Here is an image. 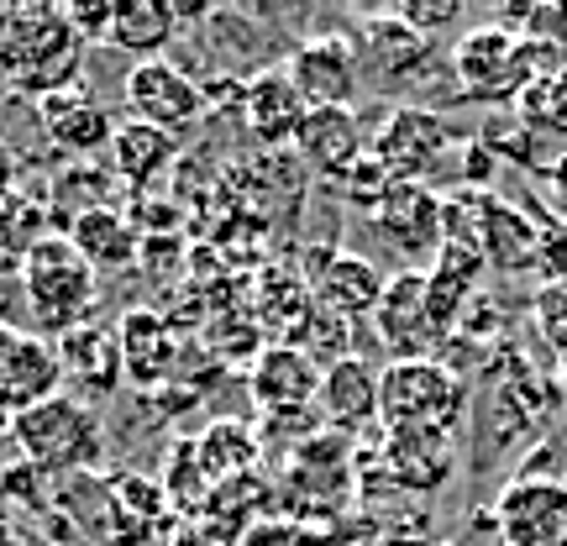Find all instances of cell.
<instances>
[{"mask_svg": "<svg viewBox=\"0 0 567 546\" xmlns=\"http://www.w3.org/2000/svg\"><path fill=\"white\" fill-rule=\"evenodd\" d=\"M358 53H363V69H373V74L389 84H400V80H421L425 69L436 63V38L415 32V27H410L405 17H394V11H373V17H363Z\"/></svg>", "mask_w": 567, "mask_h": 546, "instance_id": "cell-19", "label": "cell"}, {"mask_svg": "<svg viewBox=\"0 0 567 546\" xmlns=\"http://www.w3.org/2000/svg\"><path fill=\"white\" fill-rule=\"evenodd\" d=\"M321 379H326L321 358H310L295 342H274L252 358L247 389H252V405L264 415H305L321 400Z\"/></svg>", "mask_w": 567, "mask_h": 546, "instance_id": "cell-15", "label": "cell"}, {"mask_svg": "<svg viewBox=\"0 0 567 546\" xmlns=\"http://www.w3.org/2000/svg\"><path fill=\"white\" fill-rule=\"evenodd\" d=\"M488 515L499 546H567V484L557 478H509Z\"/></svg>", "mask_w": 567, "mask_h": 546, "instance_id": "cell-12", "label": "cell"}, {"mask_svg": "<svg viewBox=\"0 0 567 546\" xmlns=\"http://www.w3.org/2000/svg\"><path fill=\"white\" fill-rule=\"evenodd\" d=\"M38 122L42 132L53 137V147L74 153V158H95V153H111V137H116V116L111 105L95 101L84 84H69L59 95L38 101Z\"/></svg>", "mask_w": 567, "mask_h": 546, "instance_id": "cell-17", "label": "cell"}, {"mask_svg": "<svg viewBox=\"0 0 567 546\" xmlns=\"http://www.w3.org/2000/svg\"><path fill=\"white\" fill-rule=\"evenodd\" d=\"M379 342H384L389 363H405V358H436L442 331L431 321V289H425V268H400L389 274L384 300L368 316Z\"/></svg>", "mask_w": 567, "mask_h": 546, "instance_id": "cell-11", "label": "cell"}, {"mask_svg": "<svg viewBox=\"0 0 567 546\" xmlns=\"http://www.w3.org/2000/svg\"><path fill=\"white\" fill-rule=\"evenodd\" d=\"M384 284V268L363 258V253H352V247H316L310 264H305V289H310L316 310H326V316H337L347 326L379 310Z\"/></svg>", "mask_w": 567, "mask_h": 546, "instance_id": "cell-10", "label": "cell"}, {"mask_svg": "<svg viewBox=\"0 0 567 546\" xmlns=\"http://www.w3.org/2000/svg\"><path fill=\"white\" fill-rule=\"evenodd\" d=\"M63 368H59V347L27 331V326L0 321V410L17 421L32 405L63 394Z\"/></svg>", "mask_w": 567, "mask_h": 546, "instance_id": "cell-13", "label": "cell"}, {"mask_svg": "<svg viewBox=\"0 0 567 546\" xmlns=\"http://www.w3.org/2000/svg\"><path fill=\"white\" fill-rule=\"evenodd\" d=\"M557 379H563V394H567V352L557 358Z\"/></svg>", "mask_w": 567, "mask_h": 546, "instance_id": "cell-37", "label": "cell"}, {"mask_svg": "<svg viewBox=\"0 0 567 546\" xmlns=\"http://www.w3.org/2000/svg\"><path fill=\"white\" fill-rule=\"evenodd\" d=\"M316 410L326 415V431L337 436H358L379 421V368L363 363L358 352H347L337 363H326L321 379V400Z\"/></svg>", "mask_w": 567, "mask_h": 546, "instance_id": "cell-20", "label": "cell"}, {"mask_svg": "<svg viewBox=\"0 0 567 546\" xmlns=\"http://www.w3.org/2000/svg\"><path fill=\"white\" fill-rule=\"evenodd\" d=\"M179 32V17L168 0H122L111 21V48H122L132 59H163V48Z\"/></svg>", "mask_w": 567, "mask_h": 546, "instance_id": "cell-26", "label": "cell"}, {"mask_svg": "<svg viewBox=\"0 0 567 546\" xmlns=\"http://www.w3.org/2000/svg\"><path fill=\"white\" fill-rule=\"evenodd\" d=\"M484 264L499 274H536L542 258V205H515L499 195H484V222H478Z\"/></svg>", "mask_w": 567, "mask_h": 546, "instance_id": "cell-18", "label": "cell"}, {"mask_svg": "<svg viewBox=\"0 0 567 546\" xmlns=\"http://www.w3.org/2000/svg\"><path fill=\"white\" fill-rule=\"evenodd\" d=\"M21 295H27V316L38 337L59 342L63 331L90 326V310L101 300V274L84 258L80 247L69 243V231H48L17 268Z\"/></svg>", "mask_w": 567, "mask_h": 546, "instance_id": "cell-3", "label": "cell"}, {"mask_svg": "<svg viewBox=\"0 0 567 546\" xmlns=\"http://www.w3.org/2000/svg\"><path fill=\"white\" fill-rule=\"evenodd\" d=\"M305 111H310V101H305L300 90H295V80L284 74V63L252 74V80L243 84V122H247V132L258 142H268V147H279V142L295 147V132H300Z\"/></svg>", "mask_w": 567, "mask_h": 546, "instance_id": "cell-22", "label": "cell"}, {"mask_svg": "<svg viewBox=\"0 0 567 546\" xmlns=\"http://www.w3.org/2000/svg\"><path fill=\"white\" fill-rule=\"evenodd\" d=\"M368 147H373V137L363 132V116L352 105H310L300 132H295L300 163L331 184L342 179L347 168H358L368 158Z\"/></svg>", "mask_w": 567, "mask_h": 546, "instance_id": "cell-16", "label": "cell"}, {"mask_svg": "<svg viewBox=\"0 0 567 546\" xmlns=\"http://www.w3.org/2000/svg\"><path fill=\"white\" fill-rule=\"evenodd\" d=\"M536 184L547 195V210L557 222H567V153H551L542 168H536Z\"/></svg>", "mask_w": 567, "mask_h": 546, "instance_id": "cell-34", "label": "cell"}, {"mask_svg": "<svg viewBox=\"0 0 567 546\" xmlns=\"http://www.w3.org/2000/svg\"><path fill=\"white\" fill-rule=\"evenodd\" d=\"M195 457H200V467L210 473V484H216V478L247 473V467L258 463V436L237 421H216V425H205V436L195 442Z\"/></svg>", "mask_w": 567, "mask_h": 546, "instance_id": "cell-27", "label": "cell"}, {"mask_svg": "<svg viewBox=\"0 0 567 546\" xmlns=\"http://www.w3.org/2000/svg\"><path fill=\"white\" fill-rule=\"evenodd\" d=\"M368 153L384 163L394 184H425V189H431L436 174L463 163V137L446 126L442 111H431V105H400V111H389V122L373 132V147H368Z\"/></svg>", "mask_w": 567, "mask_h": 546, "instance_id": "cell-6", "label": "cell"}, {"mask_svg": "<svg viewBox=\"0 0 567 546\" xmlns=\"http://www.w3.org/2000/svg\"><path fill=\"white\" fill-rule=\"evenodd\" d=\"M63 17H69V27H74L84 42H111L116 6H111V0H101V6H80V0H69V6H63Z\"/></svg>", "mask_w": 567, "mask_h": 546, "instance_id": "cell-33", "label": "cell"}, {"mask_svg": "<svg viewBox=\"0 0 567 546\" xmlns=\"http://www.w3.org/2000/svg\"><path fill=\"white\" fill-rule=\"evenodd\" d=\"M84 38L69 27L63 6H11L0 11V80L21 95H59L80 84Z\"/></svg>", "mask_w": 567, "mask_h": 546, "instance_id": "cell-1", "label": "cell"}, {"mask_svg": "<svg viewBox=\"0 0 567 546\" xmlns=\"http://www.w3.org/2000/svg\"><path fill=\"white\" fill-rule=\"evenodd\" d=\"M530 326H536V337L563 358L567 352V279L536 284V295H530Z\"/></svg>", "mask_w": 567, "mask_h": 546, "instance_id": "cell-31", "label": "cell"}, {"mask_svg": "<svg viewBox=\"0 0 567 546\" xmlns=\"http://www.w3.org/2000/svg\"><path fill=\"white\" fill-rule=\"evenodd\" d=\"M373 478H368V494L373 488H400V494H442L457 473V436H442V431H379V446H373Z\"/></svg>", "mask_w": 567, "mask_h": 546, "instance_id": "cell-7", "label": "cell"}, {"mask_svg": "<svg viewBox=\"0 0 567 546\" xmlns=\"http://www.w3.org/2000/svg\"><path fill=\"white\" fill-rule=\"evenodd\" d=\"M557 69L563 63L542 42H530L526 32L499 27V21H484L452 42V84L463 101L478 105H515L530 84L551 80Z\"/></svg>", "mask_w": 567, "mask_h": 546, "instance_id": "cell-2", "label": "cell"}, {"mask_svg": "<svg viewBox=\"0 0 567 546\" xmlns=\"http://www.w3.org/2000/svg\"><path fill=\"white\" fill-rule=\"evenodd\" d=\"M284 74L310 105H352L363 90V53L342 32H316L284 59Z\"/></svg>", "mask_w": 567, "mask_h": 546, "instance_id": "cell-14", "label": "cell"}, {"mask_svg": "<svg viewBox=\"0 0 567 546\" xmlns=\"http://www.w3.org/2000/svg\"><path fill=\"white\" fill-rule=\"evenodd\" d=\"M69 243L80 247L84 258L95 264V274L105 268H132L142 253V231L132 216H122L116 205H84L74 210V226H69Z\"/></svg>", "mask_w": 567, "mask_h": 546, "instance_id": "cell-24", "label": "cell"}, {"mask_svg": "<svg viewBox=\"0 0 567 546\" xmlns=\"http://www.w3.org/2000/svg\"><path fill=\"white\" fill-rule=\"evenodd\" d=\"M436 546H463V542H436Z\"/></svg>", "mask_w": 567, "mask_h": 546, "instance_id": "cell-38", "label": "cell"}, {"mask_svg": "<svg viewBox=\"0 0 567 546\" xmlns=\"http://www.w3.org/2000/svg\"><path fill=\"white\" fill-rule=\"evenodd\" d=\"M11 189H17V158H11V147L0 142V200H6Z\"/></svg>", "mask_w": 567, "mask_h": 546, "instance_id": "cell-35", "label": "cell"}, {"mask_svg": "<svg viewBox=\"0 0 567 546\" xmlns=\"http://www.w3.org/2000/svg\"><path fill=\"white\" fill-rule=\"evenodd\" d=\"M0 546H38V542H32L17 521H6V515H0Z\"/></svg>", "mask_w": 567, "mask_h": 546, "instance_id": "cell-36", "label": "cell"}, {"mask_svg": "<svg viewBox=\"0 0 567 546\" xmlns=\"http://www.w3.org/2000/svg\"><path fill=\"white\" fill-rule=\"evenodd\" d=\"M499 27L526 32L530 42H542L551 59L567 69V0H547V6H515V11H499Z\"/></svg>", "mask_w": 567, "mask_h": 546, "instance_id": "cell-30", "label": "cell"}, {"mask_svg": "<svg viewBox=\"0 0 567 546\" xmlns=\"http://www.w3.org/2000/svg\"><path fill=\"white\" fill-rule=\"evenodd\" d=\"M174 158H179V137L163 132V126H147L126 116L116 126V137H111V174L122 184H137V189H147Z\"/></svg>", "mask_w": 567, "mask_h": 546, "instance_id": "cell-25", "label": "cell"}, {"mask_svg": "<svg viewBox=\"0 0 567 546\" xmlns=\"http://www.w3.org/2000/svg\"><path fill=\"white\" fill-rule=\"evenodd\" d=\"M116 342H122L126 379L142 389H158L174 373V363H179V337L153 310H126L122 326H116Z\"/></svg>", "mask_w": 567, "mask_h": 546, "instance_id": "cell-23", "label": "cell"}, {"mask_svg": "<svg viewBox=\"0 0 567 546\" xmlns=\"http://www.w3.org/2000/svg\"><path fill=\"white\" fill-rule=\"evenodd\" d=\"M48 231H53V226H48V210H42L38 200H27L21 189H11V195L0 200V268L6 264L21 268V258H27Z\"/></svg>", "mask_w": 567, "mask_h": 546, "instance_id": "cell-28", "label": "cell"}, {"mask_svg": "<svg viewBox=\"0 0 567 546\" xmlns=\"http://www.w3.org/2000/svg\"><path fill=\"white\" fill-rule=\"evenodd\" d=\"M394 17H405L415 32L436 38V32L463 21V6H457V0H405V6H394Z\"/></svg>", "mask_w": 567, "mask_h": 546, "instance_id": "cell-32", "label": "cell"}, {"mask_svg": "<svg viewBox=\"0 0 567 546\" xmlns=\"http://www.w3.org/2000/svg\"><path fill=\"white\" fill-rule=\"evenodd\" d=\"M59 368L63 379H69V394H116L126 379V363H122V342H116V331L111 326H74V331H63L59 342Z\"/></svg>", "mask_w": 567, "mask_h": 546, "instance_id": "cell-21", "label": "cell"}, {"mask_svg": "<svg viewBox=\"0 0 567 546\" xmlns=\"http://www.w3.org/2000/svg\"><path fill=\"white\" fill-rule=\"evenodd\" d=\"M509 111H515V122H526L536 137H551L567 153V69H557V74L542 84H530Z\"/></svg>", "mask_w": 567, "mask_h": 546, "instance_id": "cell-29", "label": "cell"}, {"mask_svg": "<svg viewBox=\"0 0 567 546\" xmlns=\"http://www.w3.org/2000/svg\"><path fill=\"white\" fill-rule=\"evenodd\" d=\"M368 226H373L379 243H389L405 258V268H415V264L436 268V258H442L446 210H442V195L425 189V184H394L384 200L368 210Z\"/></svg>", "mask_w": 567, "mask_h": 546, "instance_id": "cell-8", "label": "cell"}, {"mask_svg": "<svg viewBox=\"0 0 567 546\" xmlns=\"http://www.w3.org/2000/svg\"><path fill=\"white\" fill-rule=\"evenodd\" d=\"M467 415V379L442 358H405L379 368V431L457 436Z\"/></svg>", "mask_w": 567, "mask_h": 546, "instance_id": "cell-4", "label": "cell"}, {"mask_svg": "<svg viewBox=\"0 0 567 546\" xmlns=\"http://www.w3.org/2000/svg\"><path fill=\"white\" fill-rule=\"evenodd\" d=\"M122 105H126L132 122L163 126V132L184 137V132L205 116V90L189 80L174 59H142L126 69Z\"/></svg>", "mask_w": 567, "mask_h": 546, "instance_id": "cell-9", "label": "cell"}, {"mask_svg": "<svg viewBox=\"0 0 567 546\" xmlns=\"http://www.w3.org/2000/svg\"><path fill=\"white\" fill-rule=\"evenodd\" d=\"M21 463L38 473H84L105 457V425L80 394H53L11 421Z\"/></svg>", "mask_w": 567, "mask_h": 546, "instance_id": "cell-5", "label": "cell"}]
</instances>
